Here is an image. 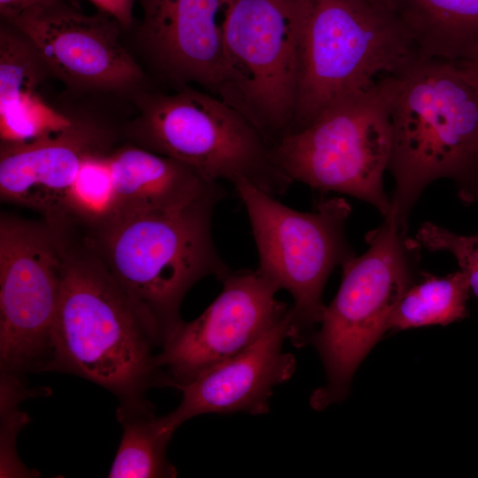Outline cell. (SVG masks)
Here are the masks:
<instances>
[{
    "label": "cell",
    "mask_w": 478,
    "mask_h": 478,
    "mask_svg": "<svg viewBox=\"0 0 478 478\" xmlns=\"http://www.w3.org/2000/svg\"><path fill=\"white\" fill-rule=\"evenodd\" d=\"M397 77L388 170L389 217L406 234L422 191L448 178L466 203L478 200V96L453 62L422 58Z\"/></svg>",
    "instance_id": "6da1fadb"
},
{
    "label": "cell",
    "mask_w": 478,
    "mask_h": 478,
    "mask_svg": "<svg viewBox=\"0 0 478 478\" xmlns=\"http://www.w3.org/2000/svg\"><path fill=\"white\" fill-rule=\"evenodd\" d=\"M294 5L298 81L292 132L425 58L395 0H294Z\"/></svg>",
    "instance_id": "7a4b0ae2"
},
{
    "label": "cell",
    "mask_w": 478,
    "mask_h": 478,
    "mask_svg": "<svg viewBox=\"0 0 478 478\" xmlns=\"http://www.w3.org/2000/svg\"><path fill=\"white\" fill-rule=\"evenodd\" d=\"M159 348L97 253L67 247L49 371L78 375L120 401L165 387Z\"/></svg>",
    "instance_id": "3957f363"
},
{
    "label": "cell",
    "mask_w": 478,
    "mask_h": 478,
    "mask_svg": "<svg viewBox=\"0 0 478 478\" xmlns=\"http://www.w3.org/2000/svg\"><path fill=\"white\" fill-rule=\"evenodd\" d=\"M212 196L185 208L112 219L98 227L100 252L159 351L183 321L181 302L207 275L220 281L230 269L212 235Z\"/></svg>",
    "instance_id": "277c9868"
},
{
    "label": "cell",
    "mask_w": 478,
    "mask_h": 478,
    "mask_svg": "<svg viewBox=\"0 0 478 478\" xmlns=\"http://www.w3.org/2000/svg\"><path fill=\"white\" fill-rule=\"evenodd\" d=\"M397 77L325 112L273 145L274 161L293 182L362 199L384 218L391 211L382 177L391 150Z\"/></svg>",
    "instance_id": "5b68a950"
},
{
    "label": "cell",
    "mask_w": 478,
    "mask_h": 478,
    "mask_svg": "<svg viewBox=\"0 0 478 478\" xmlns=\"http://www.w3.org/2000/svg\"><path fill=\"white\" fill-rule=\"evenodd\" d=\"M366 241L367 251L341 266L340 288L310 339L327 374L325 387L312 397L315 409L344 398L356 369L388 330L391 312L413 282L420 249L414 239L384 219Z\"/></svg>",
    "instance_id": "8992f818"
},
{
    "label": "cell",
    "mask_w": 478,
    "mask_h": 478,
    "mask_svg": "<svg viewBox=\"0 0 478 478\" xmlns=\"http://www.w3.org/2000/svg\"><path fill=\"white\" fill-rule=\"evenodd\" d=\"M137 125L147 150L178 160L212 182L246 181L275 197L291 181L279 169L273 144L221 97L185 88L141 101Z\"/></svg>",
    "instance_id": "52a82bcc"
},
{
    "label": "cell",
    "mask_w": 478,
    "mask_h": 478,
    "mask_svg": "<svg viewBox=\"0 0 478 478\" xmlns=\"http://www.w3.org/2000/svg\"><path fill=\"white\" fill-rule=\"evenodd\" d=\"M246 209L258 255L260 274L290 293L289 340L310 342L326 306L322 292L333 269L354 256L345 235L351 212L342 197L321 200L299 212L246 181L233 184Z\"/></svg>",
    "instance_id": "ba28073f"
},
{
    "label": "cell",
    "mask_w": 478,
    "mask_h": 478,
    "mask_svg": "<svg viewBox=\"0 0 478 478\" xmlns=\"http://www.w3.org/2000/svg\"><path fill=\"white\" fill-rule=\"evenodd\" d=\"M218 96L274 145L293 130L298 81L294 0H227Z\"/></svg>",
    "instance_id": "9c48e42d"
},
{
    "label": "cell",
    "mask_w": 478,
    "mask_h": 478,
    "mask_svg": "<svg viewBox=\"0 0 478 478\" xmlns=\"http://www.w3.org/2000/svg\"><path fill=\"white\" fill-rule=\"evenodd\" d=\"M63 230L0 219V368L22 376L49 371L67 244Z\"/></svg>",
    "instance_id": "30bf717a"
},
{
    "label": "cell",
    "mask_w": 478,
    "mask_h": 478,
    "mask_svg": "<svg viewBox=\"0 0 478 478\" xmlns=\"http://www.w3.org/2000/svg\"><path fill=\"white\" fill-rule=\"evenodd\" d=\"M204 312L182 321L157 355L165 385L177 389L242 352L290 312L279 289L257 270L230 271Z\"/></svg>",
    "instance_id": "8fae6325"
},
{
    "label": "cell",
    "mask_w": 478,
    "mask_h": 478,
    "mask_svg": "<svg viewBox=\"0 0 478 478\" xmlns=\"http://www.w3.org/2000/svg\"><path fill=\"white\" fill-rule=\"evenodd\" d=\"M9 23L32 44L47 68L71 84L118 90L143 80L142 69L120 42L121 26L103 12L88 15L52 0Z\"/></svg>",
    "instance_id": "7c38bea8"
},
{
    "label": "cell",
    "mask_w": 478,
    "mask_h": 478,
    "mask_svg": "<svg viewBox=\"0 0 478 478\" xmlns=\"http://www.w3.org/2000/svg\"><path fill=\"white\" fill-rule=\"evenodd\" d=\"M108 133L73 119L66 127L23 143H1L0 195L4 201L36 210L63 229L68 190L82 161L105 153Z\"/></svg>",
    "instance_id": "4fadbf2b"
},
{
    "label": "cell",
    "mask_w": 478,
    "mask_h": 478,
    "mask_svg": "<svg viewBox=\"0 0 478 478\" xmlns=\"http://www.w3.org/2000/svg\"><path fill=\"white\" fill-rule=\"evenodd\" d=\"M291 323L290 310L250 347L179 386L182 397L165 416L168 423L177 429L186 420L204 413H266L274 388L289 380L296 370L293 355L282 351Z\"/></svg>",
    "instance_id": "5bb4252c"
},
{
    "label": "cell",
    "mask_w": 478,
    "mask_h": 478,
    "mask_svg": "<svg viewBox=\"0 0 478 478\" xmlns=\"http://www.w3.org/2000/svg\"><path fill=\"white\" fill-rule=\"evenodd\" d=\"M227 0H140V35L174 81L218 96L223 76V20Z\"/></svg>",
    "instance_id": "9a60e30c"
},
{
    "label": "cell",
    "mask_w": 478,
    "mask_h": 478,
    "mask_svg": "<svg viewBox=\"0 0 478 478\" xmlns=\"http://www.w3.org/2000/svg\"><path fill=\"white\" fill-rule=\"evenodd\" d=\"M109 158L115 193L109 220L175 211L212 196H224L219 182L209 181L187 165L147 149L124 147Z\"/></svg>",
    "instance_id": "2e32d148"
},
{
    "label": "cell",
    "mask_w": 478,
    "mask_h": 478,
    "mask_svg": "<svg viewBox=\"0 0 478 478\" xmlns=\"http://www.w3.org/2000/svg\"><path fill=\"white\" fill-rule=\"evenodd\" d=\"M425 58L455 62L478 45V0H395Z\"/></svg>",
    "instance_id": "e0dca14e"
},
{
    "label": "cell",
    "mask_w": 478,
    "mask_h": 478,
    "mask_svg": "<svg viewBox=\"0 0 478 478\" xmlns=\"http://www.w3.org/2000/svg\"><path fill=\"white\" fill-rule=\"evenodd\" d=\"M116 417L122 437L108 477H175L177 472L166 451L176 429L166 417H157L145 397L120 401Z\"/></svg>",
    "instance_id": "ac0fdd59"
},
{
    "label": "cell",
    "mask_w": 478,
    "mask_h": 478,
    "mask_svg": "<svg viewBox=\"0 0 478 478\" xmlns=\"http://www.w3.org/2000/svg\"><path fill=\"white\" fill-rule=\"evenodd\" d=\"M420 274L421 281L407 288L391 312L388 330L446 326L467 316L471 289L461 270L443 277L423 272Z\"/></svg>",
    "instance_id": "d6986e66"
},
{
    "label": "cell",
    "mask_w": 478,
    "mask_h": 478,
    "mask_svg": "<svg viewBox=\"0 0 478 478\" xmlns=\"http://www.w3.org/2000/svg\"><path fill=\"white\" fill-rule=\"evenodd\" d=\"M114 204L109 154L89 156L81 164L68 190L66 202L67 215L77 216L99 227L112 217Z\"/></svg>",
    "instance_id": "ffe728a7"
},
{
    "label": "cell",
    "mask_w": 478,
    "mask_h": 478,
    "mask_svg": "<svg viewBox=\"0 0 478 478\" xmlns=\"http://www.w3.org/2000/svg\"><path fill=\"white\" fill-rule=\"evenodd\" d=\"M19 32V31H18ZM46 67L32 44L19 32H0V105L18 96L36 92Z\"/></svg>",
    "instance_id": "44dd1931"
},
{
    "label": "cell",
    "mask_w": 478,
    "mask_h": 478,
    "mask_svg": "<svg viewBox=\"0 0 478 478\" xmlns=\"http://www.w3.org/2000/svg\"><path fill=\"white\" fill-rule=\"evenodd\" d=\"M72 120L52 109L37 92L24 93L0 105L1 141H31L66 127Z\"/></svg>",
    "instance_id": "7402d4cb"
},
{
    "label": "cell",
    "mask_w": 478,
    "mask_h": 478,
    "mask_svg": "<svg viewBox=\"0 0 478 478\" xmlns=\"http://www.w3.org/2000/svg\"><path fill=\"white\" fill-rule=\"evenodd\" d=\"M31 395L33 391L27 387L24 377L1 374V477L34 474L19 460L12 443L28 420L18 410L19 403Z\"/></svg>",
    "instance_id": "603a6c76"
},
{
    "label": "cell",
    "mask_w": 478,
    "mask_h": 478,
    "mask_svg": "<svg viewBox=\"0 0 478 478\" xmlns=\"http://www.w3.org/2000/svg\"><path fill=\"white\" fill-rule=\"evenodd\" d=\"M413 239L420 247L429 251L451 252L466 275L470 289L478 299V234L458 235L432 222H425L419 227Z\"/></svg>",
    "instance_id": "cb8c5ba5"
},
{
    "label": "cell",
    "mask_w": 478,
    "mask_h": 478,
    "mask_svg": "<svg viewBox=\"0 0 478 478\" xmlns=\"http://www.w3.org/2000/svg\"><path fill=\"white\" fill-rule=\"evenodd\" d=\"M99 10L115 19L121 27L127 28L133 22L135 0H90Z\"/></svg>",
    "instance_id": "d4e9b609"
},
{
    "label": "cell",
    "mask_w": 478,
    "mask_h": 478,
    "mask_svg": "<svg viewBox=\"0 0 478 478\" xmlns=\"http://www.w3.org/2000/svg\"><path fill=\"white\" fill-rule=\"evenodd\" d=\"M52 0H0V12L7 21L37 5Z\"/></svg>",
    "instance_id": "484cf974"
},
{
    "label": "cell",
    "mask_w": 478,
    "mask_h": 478,
    "mask_svg": "<svg viewBox=\"0 0 478 478\" xmlns=\"http://www.w3.org/2000/svg\"><path fill=\"white\" fill-rule=\"evenodd\" d=\"M453 63L478 96V54L471 53Z\"/></svg>",
    "instance_id": "4316f807"
},
{
    "label": "cell",
    "mask_w": 478,
    "mask_h": 478,
    "mask_svg": "<svg viewBox=\"0 0 478 478\" xmlns=\"http://www.w3.org/2000/svg\"><path fill=\"white\" fill-rule=\"evenodd\" d=\"M471 53L478 54V45H477V46H476V47H475L469 54H471ZM469 54H468V55H469ZM468 55H467V56H468Z\"/></svg>",
    "instance_id": "83f0119b"
}]
</instances>
